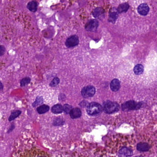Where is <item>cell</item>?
Returning <instances> with one entry per match:
<instances>
[{
  "label": "cell",
  "mask_w": 157,
  "mask_h": 157,
  "mask_svg": "<svg viewBox=\"0 0 157 157\" xmlns=\"http://www.w3.org/2000/svg\"><path fill=\"white\" fill-rule=\"evenodd\" d=\"M117 10H113L110 13L109 21L110 22L114 23L116 21L117 17H118V14H117Z\"/></svg>",
  "instance_id": "cell-16"
},
{
  "label": "cell",
  "mask_w": 157,
  "mask_h": 157,
  "mask_svg": "<svg viewBox=\"0 0 157 157\" xmlns=\"http://www.w3.org/2000/svg\"><path fill=\"white\" fill-rule=\"evenodd\" d=\"M150 146L147 143H141L137 145V149L141 152H146L149 150Z\"/></svg>",
  "instance_id": "cell-12"
},
{
  "label": "cell",
  "mask_w": 157,
  "mask_h": 157,
  "mask_svg": "<svg viewBox=\"0 0 157 157\" xmlns=\"http://www.w3.org/2000/svg\"><path fill=\"white\" fill-rule=\"evenodd\" d=\"M63 108L62 106L60 104H56L52 107L51 111L55 114H58L62 113Z\"/></svg>",
  "instance_id": "cell-15"
},
{
  "label": "cell",
  "mask_w": 157,
  "mask_h": 157,
  "mask_svg": "<svg viewBox=\"0 0 157 157\" xmlns=\"http://www.w3.org/2000/svg\"><path fill=\"white\" fill-rule=\"evenodd\" d=\"M98 21L95 19H91L86 24L85 29L88 31H95L98 28Z\"/></svg>",
  "instance_id": "cell-6"
},
{
  "label": "cell",
  "mask_w": 157,
  "mask_h": 157,
  "mask_svg": "<svg viewBox=\"0 0 157 157\" xmlns=\"http://www.w3.org/2000/svg\"><path fill=\"white\" fill-rule=\"evenodd\" d=\"M49 109H50V107H49V106L44 104V105H41L40 106L38 107L37 109V111L39 114H42L47 113V112L49 111Z\"/></svg>",
  "instance_id": "cell-14"
},
{
  "label": "cell",
  "mask_w": 157,
  "mask_h": 157,
  "mask_svg": "<svg viewBox=\"0 0 157 157\" xmlns=\"http://www.w3.org/2000/svg\"><path fill=\"white\" fill-rule=\"evenodd\" d=\"M20 157H49L47 153L40 149L32 148L26 151L22 154Z\"/></svg>",
  "instance_id": "cell-1"
},
{
  "label": "cell",
  "mask_w": 157,
  "mask_h": 157,
  "mask_svg": "<svg viewBox=\"0 0 157 157\" xmlns=\"http://www.w3.org/2000/svg\"><path fill=\"white\" fill-rule=\"evenodd\" d=\"M31 79L30 77H25L20 80V84L21 87H24L31 82Z\"/></svg>",
  "instance_id": "cell-22"
},
{
  "label": "cell",
  "mask_w": 157,
  "mask_h": 157,
  "mask_svg": "<svg viewBox=\"0 0 157 157\" xmlns=\"http://www.w3.org/2000/svg\"><path fill=\"white\" fill-rule=\"evenodd\" d=\"M134 73L137 75H140L144 71V67L142 65H137L134 69Z\"/></svg>",
  "instance_id": "cell-20"
},
{
  "label": "cell",
  "mask_w": 157,
  "mask_h": 157,
  "mask_svg": "<svg viewBox=\"0 0 157 157\" xmlns=\"http://www.w3.org/2000/svg\"><path fill=\"white\" fill-rule=\"evenodd\" d=\"M111 89L113 92H117L120 88V83L119 80L117 79H114L112 80L110 84Z\"/></svg>",
  "instance_id": "cell-11"
},
{
  "label": "cell",
  "mask_w": 157,
  "mask_h": 157,
  "mask_svg": "<svg viewBox=\"0 0 157 157\" xmlns=\"http://www.w3.org/2000/svg\"><path fill=\"white\" fill-rule=\"evenodd\" d=\"M149 7L146 4H141L138 8V12L140 14L145 16L149 13Z\"/></svg>",
  "instance_id": "cell-9"
},
{
  "label": "cell",
  "mask_w": 157,
  "mask_h": 157,
  "mask_svg": "<svg viewBox=\"0 0 157 157\" xmlns=\"http://www.w3.org/2000/svg\"><path fill=\"white\" fill-rule=\"evenodd\" d=\"M129 5L127 3H123L122 4L120 5L118 8H117V12L119 13H124L126 12L129 9Z\"/></svg>",
  "instance_id": "cell-19"
},
{
  "label": "cell",
  "mask_w": 157,
  "mask_h": 157,
  "mask_svg": "<svg viewBox=\"0 0 157 157\" xmlns=\"http://www.w3.org/2000/svg\"><path fill=\"white\" fill-rule=\"evenodd\" d=\"M133 155L132 150L127 147H123L120 150L118 153L119 157H129Z\"/></svg>",
  "instance_id": "cell-8"
},
{
  "label": "cell",
  "mask_w": 157,
  "mask_h": 157,
  "mask_svg": "<svg viewBox=\"0 0 157 157\" xmlns=\"http://www.w3.org/2000/svg\"><path fill=\"white\" fill-rule=\"evenodd\" d=\"M79 43V39L76 35H72L69 37L66 42V45L68 48H72L78 45Z\"/></svg>",
  "instance_id": "cell-7"
},
{
  "label": "cell",
  "mask_w": 157,
  "mask_h": 157,
  "mask_svg": "<svg viewBox=\"0 0 157 157\" xmlns=\"http://www.w3.org/2000/svg\"><path fill=\"white\" fill-rule=\"evenodd\" d=\"M103 109L106 113L111 114L118 111L119 109V106L115 102L108 101L104 105Z\"/></svg>",
  "instance_id": "cell-3"
},
{
  "label": "cell",
  "mask_w": 157,
  "mask_h": 157,
  "mask_svg": "<svg viewBox=\"0 0 157 157\" xmlns=\"http://www.w3.org/2000/svg\"><path fill=\"white\" fill-rule=\"evenodd\" d=\"M43 103V97L42 96H38L36 97L35 101L32 103V106L34 107H37L38 106L41 105Z\"/></svg>",
  "instance_id": "cell-21"
},
{
  "label": "cell",
  "mask_w": 157,
  "mask_h": 157,
  "mask_svg": "<svg viewBox=\"0 0 157 157\" xmlns=\"http://www.w3.org/2000/svg\"><path fill=\"white\" fill-rule=\"evenodd\" d=\"M6 52V48L4 46H0V56H2Z\"/></svg>",
  "instance_id": "cell-26"
},
{
  "label": "cell",
  "mask_w": 157,
  "mask_h": 157,
  "mask_svg": "<svg viewBox=\"0 0 157 157\" xmlns=\"http://www.w3.org/2000/svg\"><path fill=\"white\" fill-rule=\"evenodd\" d=\"M70 116L72 119H77L81 117L82 112L78 108H74L71 110L69 113Z\"/></svg>",
  "instance_id": "cell-10"
},
{
  "label": "cell",
  "mask_w": 157,
  "mask_h": 157,
  "mask_svg": "<svg viewBox=\"0 0 157 157\" xmlns=\"http://www.w3.org/2000/svg\"><path fill=\"white\" fill-rule=\"evenodd\" d=\"M102 107L98 103L93 102L90 103L87 106V112L90 115H96L101 113Z\"/></svg>",
  "instance_id": "cell-2"
},
{
  "label": "cell",
  "mask_w": 157,
  "mask_h": 157,
  "mask_svg": "<svg viewBox=\"0 0 157 157\" xmlns=\"http://www.w3.org/2000/svg\"><path fill=\"white\" fill-rule=\"evenodd\" d=\"M82 95L84 98L92 97L95 95L96 89L93 86H88L84 87L82 90Z\"/></svg>",
  "instance_id": "cell-5"
},
{
  "label": "cell",
  "mask_w": 157,
  "mask_h": 157,
  "mask_svg": "<svg viewBox=\"0 0 157 157\" xmlns=\"http://www.w3.org/2000/svg\"><path fill=\"white\" fill-rule=\"evenodd\" d=\"M104 14V11L101 7H97L93 12V15L95 18H99L102 16Z\"/></svg>",
  "instance_id": "cell-17"
},
{
  "label": "cell",
  "mask_w": 157,
  "mask_h": 157,
  "mask_svg": "<svg viewBox=\"0 0 157 157\" xmlns=\"http://www.w3.org/2000/svg\"><path fill=\"white\" fill-rule=\"evenodd\" d=\"M63 110L65 111V113L66 114L69 113L71 110L72 109V107L70 105H68V104H65L64 105L63 107Z\"/></svg>",
  "instance_id": "cell-25"
},
{
  "label": "cell",
  "mask_w": 157,
  "mask_h": 157,
  "mask_svg": "<svg viewBox=\"0 0 157 157\" xmlns=\"http://www.w3.org/2000/svg\"><path fill=\"white\" fill-rule=\"evenodd\" d=\"M141 104L136 103L134 101H129L125 102L122 105V109L124 111H129L137 109L141 107Z\"/></svg>",
  "instance_id": "cell-4"
},
{
  "label": "cell",
  "mask_w": 157,
  "mask_h": 157,
  "mask_svg": "<svg viewBox=\"0 0 157 157\" xmlns=\"http://www.w3.org/2000/svg\"><path fill=\"white\" fill-rule=\"evenodd\" d=\"M64 124V121L62 119L60 118H57L55 119L53 122V124L55 126H62Z\"/></svg>",
  "instance_id": "cell-23"
},
{
  "label": "cell",
  "mask_w": 157,
  "mask_h": 157,
  "mask_svg": "<svg viewBox=\"0 0 157 157\" xmlns=\"http://www.w3.org/2000/svg\"><path fill=\"white\" fill-rule=\"evenodd\" d=\"M59 83V79L58 77H55L53 80L51 82L49 86L51 87H55L57 85H58Z\"/></svg>",
  "instance_id": "cell-24"
},
{
  "label": "cell",
  "mask_w": 157,
  "mask_h": 157,
  "mask_svg": "<svg viewBox=\"0 0 157 157\" xmlns=\"http://www.w3.org/2000/svg\"><path fill=\"white\" fill-rule=\"evenodd\" d=\"M21 113V111L20 110H19L13 111L11 114L10 116H9V118H8V120L9 121H13V120L16 119L20 115Z\"/></svg>",
  "instance_id": "cell-18"
},
{
  "label": "cell",
  "mask_w": 157,
  "mask_h": 157,
  "mask_svg": "<svg viewBox=\"0 0 157 157\" xmlns=\"http://www.w3.org/2000/svg\"><path fill=\"white\" fill-rule=\"evenodd\" d=\"M141 157V156H137V157Z\"/></svg>",
  "instance_id": "cell-28"
},
{
  "label": "cell",
  "mask_w": 157,
  "mask_h": 157,
  "mask_svg": "<svg viewBox=\"0 0 157 157\" xmlns=\"http://www.w3.org/2000/svg\"><path fill=\"white\" fill-rule=\"evenodd\" d=\"M38 3L34 1H30L27 5L28 9L32 12H35L38 9Z\"/></svg>",
  "instance_id": "cell-13"
},
{
  "label": "cell",
  "mask_w": 157,
  "mask_h": 157,
  "mask_svg": "<svg viewBox=\"0 0 157 157\" xmlns=\"http://www.w3.org/2000/svg\"><path fill=\"white\" fill-rule=\"evenodd\" d=\"M3 89V85L2 84V83L0 82V90Z\"/></svg>",
  "instance_id": "cell-27"
}]
</instances>
